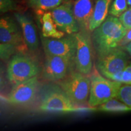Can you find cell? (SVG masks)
Here are the masks:
<instances>
[{
	"label": "cell",
	"instance_id": "16",
	"mask_svg": "<svg viewBox=\"0 0 131 131\" xmlns=\"http://www.w3.org/2000/svg\"><path fill=\"white\" fill-rule=\"evenodd\" d=\"M41 22L42 37L52 38H61L64 37L65 33L58 29L50 12H45L42 14Z\"/></svg>",
	"mask_w": 131,
	"mask_h": 131
},
{
	"label": "cell",
	"instance_id": "23",
	"mask_svg": "<svg viewBox=\"0 0 131 131\" xmlns=\"http://www.w3.org/2000/svg\"><path fill=\"white\" fill-rule=\"evenodd\" d=\"M119 19L127 30L131 29V7L119 16Z\"/></svg>",
	"mask_w": 131,
	"mask_h": 131
},
{
	"label": "cell",
	"instance_id": "17",
	"mask_svg": "<svg viewBox=\"0 0 131 131\" xmlns=\"http://www.w3.org/2000/svg\"><path fill=\"white\" fill-rule=\"evenodd\" d=\"M64 0H27V5L37 12L51 10L58 7Z\"/></svg>",
	"mask_w": 131,
	"mask_h": 131
},
{
	"label": "cell",
	"instance_id": "1",
	"mask_svg": "<svg viewBox=\"0 0 131 131\" xmlns=\"http://www.w3.org/2000/svg\"><path fill=\"white\" fill-rule=\"evenodd\" d=\"M127 30L116 16H107L91 36L94 50L97 57L106 55L119 46Z\"/></svg>",
	"mask_w": 131,
	"mask_h": 131
},
{
	"label": "cell",
	"instance_id": "11",
	"mask_svg": "<svg viewBox=\"0 0 131 131\" xmlns=\"http://www.w3.org/2000/svg\"><path fill=\"white\" fill-rule=\"evenodd\" d=\"M73 6L72 1H64L58 7L50 11L58 29L67 35H72L80 31L73 13Z\"/></svg>",
	"mask_w": 131,
	"mask_h": 131
},
{
	"label": "cell",
	"instance_id": "25",
	"mask_svg": "<svg viewBox=\"0 0 131 131\" xmlns=\"http://www.w3.org/2000/svg\"><path fill=\"white\" fill-rule=\"evenodd\" d=\"M124 47H125L126 50L128 52L129 55L131 56V42H130L129 43L127 44V45H126L125 46H124Z\"/></svg>",
	"mask_w": 131,
	"mask_h": 131
},
{
	"label": "cell",
	"instance_id": "22",
	"mask_svg": "<svg viewBox=\"0 0 131 131\" xmlns=\"http://www.w3.org/2000/svg\"><path fill=\"white\" fill-rule=\"evenodd\" d=\"M17 9L18 6L14 0H0V12L1 14L16 10Z\"/></svg>",
	"mask_w": 131,
	"mask_h": 131
},
{
	"label": "cell",
	"instance_id": "7",
	"mask_svg": "<svg viewBox=\"0 0 131 131\" xmlns=\"http://www.w3.org/2000/svg\"><path fill=\"white\" fill-rule=\"evenodd\" d=\"M89 32L80 31L75 34L76 39L75 68L83 74L89 75L93 69V46Z\"/></svg>",
	"mask_w": 131,
	"mask_h": 131
},
{
	"label": "cell",
	"instance_id": "9",
	"mask_svg": "<svg viewBox=\"0 0 131 131\" xmlns=\"http://www.w3.org/2000/svg\"><path fill=\"white\" fill-rule=\"evenodd\" d=\"M96 69L103 76L110 78L113 75L122 72L128 65V58L122 49H115L106 55L98 57Z\"/></svg>",
	"mask_w": 131,
	"mask_h": 131
},
{
	"label": "cell",
	"instance_id": "14",
	"mask_svg": "<svg viewBox=\"0 0 131 131\" xmlns=\"http://www.w3.org/2000/svg\"><path fill=\"white\" fill-rule=\"evenodd\" d=\"M73 7L80 31L89 32V23L94 9L93 0H75Z\"/></svg>",
	"mask_w": 131,
	"mask_h": 131
},
{
	"label": "cell",
	"instance_id": "2",
	"mask_svg": "<svg viewBox=\"0 0 131 131\" xmlns=\"http://www.w3.org/2000/svg\"><path fill=\"white\" fill-rule=\"evenodd\" d=\"M21 27L15 18L9 16L0 20V57L7 60L18 52L27 50Z\"/></svg>",
	"mask_w": 131,
	"mask_h": 131
},
{
	"label": "cell",
	"instance_id": "5",
	"mask_svg": "<svg viewBox=\"0 0 131 131\" xmlns=\"http://www.w3.org/2000/svg\"><path fill=\"white\" fill-rule=\"evenodd\" d=\"M91 78L80 72L72 71L63 80L58 81L70 100L75 105H83L89 100Z\"/></svg>",
	"mask_w": 131,
	"mask_h": 131
},
{
	"label": "cell",
	"instance_id": "3",
	"mask_svg": "<svg viewBox=\"0 0 131 131\" xmlns=\"http://www.w3.org/2000/svg\"><path fill=\"white\" fill-rule=\"evenodd\" d=\"M38 61L24 52H18L14 55L8 64L7 78L14 86L38 76L40 72Z\"/></svg>",
	"mask_w": 131,
	"mask_h": 131
},
{
	"label": "cell",
	"instance_id": "6",
	"mask_svg": "<svg viewBox=\"0 0 131 131\" xmlns=\"http://www.w3.org/2000/svg\"><path fill=\"white\" fill-rule=\"evenodd\" d=\"M39 109L43 112H70L79 108L75 106L58 84H50L42 89Z\"/></svg>",
	"mask_w": 131,
	"mask_h": 131
},
{
	"label": "cell",
	"instance_id": "27",
	"mask_svg": "<svg viewBox=\"0 0 131 131\" xmlns=\"http://www.w3.org/2000/svg\"><path fill=\"white\" fill-rule=\"evenodd\" d=\"M72 1V0H64V1Z\"/></svg>",
	"mask_w": 131,
	"mask_h": 131
},
{
	"label": "cell",
	"instance_id": "8",
	"mask_svg": "<svg viewBox=\"0 0 131 131\" xmlns=\"http://www.w3.org/2000/svg\"><path fill=\"white\" fill-rule=\"evenodd\" d=\"M42 68V77L45 80L58 82L63 80L75 68V61L57 55H45Z\"/></svg>",
	"mask_w": 131,
	"mask_h": 131
},
{
	"label": "cell",
	"instance_id": "15",
	"mask_svg": "<svg viewBox=\"0 0 131 131\" xmlns=\"http://www.w3.org/2000/svg\"><path fill=\"white\" fill-rule=\"evenodd\" d=\"M113 0H96L94 12L89 26V32H93L107 17Z\"/></svg>",
	"mask_w": 131,
	"mask_h": 131
},
{
	"label": "cell",
	"instance_id": "24",
	"mask_svg": "<svg viewBox=\"0 0 131 131\" xmlns=\"http://www.w3.org/2000/svg\"><path fill=\"white\" fill-rule=\"evenodd\" d=\"M130 42H131V29L127 30L126 34L119 43V46H125Z\"/></svg>",
	"mask_w": 131,
	"mask_h": 131
},
{
	"label": "cell",
	"instance_id": "13",
	"mask_svg": "<svg viewBox=\"0 0 131 131\" xmlns=\"http://www.w3.org/2000/svg\"><path fill=\"white\" fill-rule=\"evenodd\" d=\"M14 18L20 26L24 41L30 52H36L39 48V40L36 26L32 19L27 15L14 13Z\"/></svg>",
	"mask_w": 131,
	"mask_h": 131
},
{
	"label": "cell",
	"instance_id": "19",
	"mask_svg": "<svg viewBox=\"0 0 131 131\" xmlns=\"http://www.w3.org/2000/svg\"><path fill=\"white\" fill-rule=\"evenodd\" d=\"M127 0H113L109 9V15L119 17L127 9Z\"/></svg>",
	"mask_w": 131,
	"mask_h": 131
},
{
	"label": "cell",
	"instance_id": "26",
	"mask_svg": "<svg viewBox=\"0 0 131 131\" xmlns=\"http://www.w3.org/2000/svg\"><path fill=\"white\" fill-rule=\"evenodd\" d=\"M127 4H128V6L131 7V0H127Z\"/></svg>",
	"mask_w": 131,
	"mask_h": 131
},
{
	"label": "cell",
	"instance_id": "20",
	"mask_svg": "<svg viewBox=\"0 0 131 131\" xmlns=\"http://www.w3.org/2000/svg\"><path fill=\"white\" fill-rule=\"evenodd\" d=\"M109 79L131 85V64L127 65L126 68L122 72L113 75Z\"/></svg>",
	"mask_w": 131,
	"mask_h": 131
},
{
	"label": "cell",
	"instance_id": "10",
	"mask_svg": "<svg viewBox=\"0 0 131 131\" xmlns=\"http://www.w3.org/2000/svg\"><path fill=\"white\" fill-rule=\"evenodd\" d=\"M41 42L45 55L66 57L75 61L77 50L75 34L61 38L42 37Z\"/></svg>",
	"mask_w": 131,
	"mask_h": 131
},
{
	"label": "cell",
	"instance_id": "18",
	"mask_svg": "<svg viewBox=\"0 0 131 131\" xmlns=\"http://www.w3.org/2000/svg\"><path fill=\"white\" fill-rule=\"evenodd\" d=\"M96 109L101 112H126L131 111L130 107L122 101H117L114 98L97 106Z\"/></svg>",
	"mask_w": 131,
	"mask_h": 131
},
{
	"label": "cell",
	"instance_id": "4",
	"mask_svg": "<svg viewBox=\"0 0 131 131\" xmlns=\"http://www.w3.org/2000/svg\"><path fill=\"white\" fill-rule=\"evenodd\" d=\"M91 90L88 104L91 107H97L103 103L117 98L123 83L109 80L103 77L97 69L94 70L91 77Z\"/></svg>",
	"mask_w": 131,
	"mask_h": 131
},
{
	"label": "cell",
	"instance_id": "12",
	"mask_svg": "<svg viewBox=\"0 0 131 131\" xmlns=\"http://www.w3.org/2000/svg\"><path fill=\"white\" fill-rule=\"evenodd\" d=\"M38 87L39 80L38 76L14 85L8 95L7 101L10 104L16 106L30 104L35 100Z\"/></svg>",
	"mask_w": 131,
	"mask_h": 131
},
{
	"label": "cell",
	"instance_id": "21",
	"mask_svg": "<svg viewBox=\"0 0 131 131\" xmlns=\"http://www.w3.org/2000/svg\"><path fill=\"white\" fill-rule=\"evenodd\" d=\"M117 98L131 107V85L122 84L119 88Z\"/></svg>",
	"mask_w": 131,
	"mask_h": 131
}]
</instances>
